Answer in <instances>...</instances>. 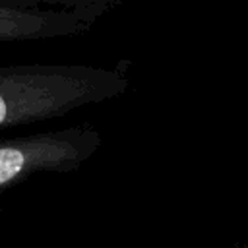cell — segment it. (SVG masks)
I'll list each match as a JSON object with an SVG mask.
<instances>
[{"instance_id":"7a4b0ae2","label":"cell","mask_w":248,"mask_h":248,"mask_svg":"<svg viewBox=\"0 0 248 248\" xmlns=\"http://www.w3.org/2000/svg\"><path fill=\"white\" fill-rule=\"evenodd\" d=\"M101 145L91 126H72L0 140V192L39 172L78 170Z\"/></svg>"},{"instance_id":"277c9868","label":"cell","mask_w":248,"mask_h":248,"mask_svg":"<svg viewBox=\"0 0 248 248\" xmlns=\"http://www.w3.org/2000/svg\"><path fill=\"white\" fill-rule=\"evenodd\" d=\"M126 0H0V4L6 6H19V8H52V10H64L79 19L93 25L97 17H101L107 10L122 4Z\"/></svg>"},{"instance_id":"5b68a950","label":"cell","mask_w":248,"mask_h":248,"mask_svg":"<svg viewBox=\"0 0 248 248\" xmlns=\"http://www.w3.org/2000/svg\"><path fill=\"white\" fill-rule=\"evenodd\" d=\"M234 248H246V246H234Z\"/></svg>"},{"instance_id":"3957f363","label":"cell","mask_w":248,"mask_h":248,"mask_svg":"<svg viewBox=\"0 0 248 248\" xmlns=\"http://www.w3.org/2000/svg\"><path fill=\"white\" fill-rule=\"evenodd\" d=\"M93 25L78 16L52 8H19L0 4V43L74 37Z\"/></svg>"},{"instance_id":"6da1fadb","label":"cell","mask_w":248,"mask_h":248,"mask_svg":"<svg viewBox=\"0 0 248 248\" xmlns=\"http://www.w3.org/2000/svg\"><path fill=\"white\" fill-rule=\"evenodd\" d=\"M128 78L87 64H17L0 68V130L64 116L122 95Z\"/></svg>"}]
</instances>
